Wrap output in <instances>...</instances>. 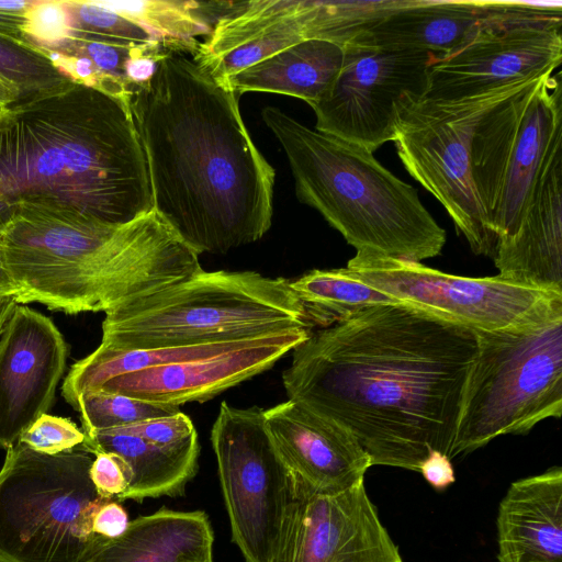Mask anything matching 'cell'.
Instances as JSON below:
<instances>
[{"label": "cell", "mask_w": 562, "mask_h": 562, "mask_svg": "<svg viewBox=\"0 0 562 562\" xmlns=\"http://www.w3.org/2000/svg\"><path fill=\"white\" fill-rule=\"evenodd\" d=\"M473 329L404 304L360 310L311 331L282 374L288 398L346 428L372 465L418 472L450 458Z\"/></svg>", "instance_id": "1"}, {"label": "cell", "mask_w": 562, "mask_h": 562, "mask_svg": "<svg viewBox=\"0 0 562 562\" xmlns=\"http://www.w3.org/2000/svg\"><path fill=\"white\" fill-rule=\"evenodd\" d=\"M153 210L196 254H225L270 228L276 171L254 144L238 95L184 53L167 52L133 89Z\"/></svg>", "instance_id": "2"}, {"label": "cell", "mask_w": 562, "mask_h": 562, "mask_svg": "<svg viewBox=\"0 0 562 562\" xmlns=\"http://www.w3.org/2000/svg\"><path fill=\"white\" fill-rule=\"evenodd\" d=\"M201 270L154 210L123 224L40 200L0 212V274L18 304L105 313Z\"/></svg>", "instance_id": "3"}, {"label": "cell", "mask_w": 562, "mask_h": 562, "mask_svg": "<svg viewBox=\"0 0 562 562\" xmlns=\"http://www.w3.org/2000/svg\"><path fill=\"white\" fill-rule=\"evenodd\" d=\"M40 200L123 224L153 210L131 102L70 82L0 112V204Z\"/></svg>", "instance_id": "4"}, {"label": "cell", "mask_w": 562, "mask_h": 562, "mask_svg": "<svg viewBox=\"0 0 562 562\" xmlns=\"http://www.w3.org/2000/svg\"><path fill=\"white\" fill-rule=\"evenodd\" d=\"M261 116L284 149L300 202L318 211L356 255L420 262L441 254L445 229L417 190L373 153L311 130L276 106Z\"/></svg>", "instance_id": "5"}, {"label": "cell", "mask_w": 562, "mask_h": 562, "mask_svg": "<svg viewBox=\"0 0 562 562\" xmlns=\"http://www.w3.org/2000/svg\"><path fill=\"white\" fill-rule=\"evenodd\" d=\"M290 280L203 269L105 312L100 346L147 350L312 330Z\"/></svg>", "instance_id": "6"}, {"label": "cell", "mask_w": 562, "mask_h": 562, "mask_svg": "<svg viewBox=\"0 0 562 562\" xmlns=\"http://www.w3.org/2000/svg\"><path fill=\"white\" fill-rule=\"evenodd\" d=\"M476 352L450 459L562 413V314L539 324L474 330Z\"/></svg>", "instance_id": "7"}, {"label": "cell", "mask_w": 562, "mask_h": 562, "mask_svg": "<svg viewBox=\"0 0 562 562\" xmlns=\"http://www.w3.org/2000/svg\"><path fill=\"white\" fill-rule=\"evenodd\" d=\"M92 453L56 456L21 442L0 469V562H87L99 536L92 519L108 499L90 475Z\"/></svg>", "instance_id": "8"}, {"label": "cell", "mask_w": 562, "mask_h": 562, "mask_svg": "<svg viewBox=\"0 0 562 562\" xmlns=\"http://www.w3.org/2000/svg\"><path fill=\"white\" fill-rule=\"evenodd\" d=\"M541 77L457 101L406 93L395 104L393 143L403 166L442 204L476 255L492 259L497 240L472 178L473 132L486 111Z\"/></svg>", "instance_id": "9"}, {"label": "cell", "mask_w": 562, "mask_h": 562, "mask_svg": "<svg viewBox=\"0 0 562 562\" xmlns=\"http://www.w3.org/2000/svg\"><path fill=\"white\" fill-rule=\"evenodd\" d=\"M211 443L232 540L246 562H273L296 486L268 432L263 411L222 402Z\"/></svg>", "instance_id": "10"}, {"label": "cell", "mask_w": 562, "mask_h": 562, "mask_svg": "<svg viewBox=\"0 0 562 562\" xmlns=\"http://www.w3.org/2000/svg\"><path fill=\"white\" fill-rule=\"evenodd\" d=\"M405 0H255L232 2L192 58L218 83L307 40L345 46Z\"/></svg>", "instance_id": "11"}, {"label": "cell", "mask_w": 562, "mask_h": 562, "mask_svg": "<svg viewBox=\"0 0 562 562\" xmlns=\"http://www.w3.org/2000/svg\"><path fill=\"white\" fill-rule=\"evenodd\" d=\"M346 268L401 304L473 330L522 327L562 314V290L498 274L461 277L417 261L359 255Z\"/></svg>", "instance_id": "12"}, {"label": "cell", "mask_w": 562, "mask_h": 562, "mask_svg": "<svg viewBox=\"0 0 562 562\" xmlns=\"http://www.w3.org/2000/svg\"><path fill=\"white\" fill-rule=\"evenodd\" d=\"M562 7L510 2L447 55L432 59L423 98L457 101L541 77L562 61Z\"/></svg>", "instance_id": "13"}, {"label": "cell", "mask_w": 562, "mask_h": 562, "mask_svg": "<svg viewBox=\"0 0 562 562\" xmlns=\"http://www.w3.org/2000/svg\"><path fill=\"white\" fill-rule=\"evenodd\" d=\"M435 57L351 40L341 69L327 93L311 105L315 130L374 153L393 142L395 104L406 93L424 97Z\"/></svg>", "instance_id": "14"}, {"label": "cell", "mask_w": 562, "mask_h": 562, "mask_svg": "<svg viewBox=\"0 0 562 562\" xmlns=\"http://www.w3.org/2000/svg\"><path fill=\"white\" fill-rule=\"evenodd\" d=\"M311 331L292 329L248 339L181 346L173 360L111 378L95 390L177 407L205 402L270 369Z\"/></svg>", "instance_id": "15"}, {"label": "cell", "mask_w": 562, "mask_h": 562, "mask_svg": "<svg viewBox=\"0 0 562 562\" xmlns=\"http://www.w3.org/2000/svg\"><path fill=\"white\" fill-rule=\"evenodd\" d=\"M295 486L273 562H404L364 481L335 494Z\"/></svg>", "instance_id": "16"}, {"label": "cell", "mask_w": 562, "mask_h": 562, "mask_svg": "<svg viewBox=\"0 0 562 562\" xmlns=\"http://www.w3.org/2000/svg\"><path fill=\"white\" fill-rule=\"evenodd\" d=\"M67 353L49 317L16 305L0 337V449L14 446L50 408Z\"/></svg>", "instance_id": "17"}, {"label": "cell", "mask_w": 562, "mask_h": 562, "mask_svg": "<svg viewBox=\"0 0 562 562\" xmlns=\"http://www.w3.org/2000/svg\"><path fill=\"white\" fill-rule=\"evenodd\" d=\"M263 416L278 453L305 490L335 494L364 481L371 459L342 426L291 400Z\"/></svg>", "instance_id": "18"}, {"label": "cell", "mask_w": 562, "mask_h": 562, "mask_svg": "<svg viewBox=\"0 0 562 562\" xmlns=\"http://www.w3.org/2000/svg\"><path fill=\"white\" fill-rule=\"evenodd\" d=\"M561 151L562 88L559 71L547 74L537 82L520 120L493 221L497 241L517 231L544 171Z\"/></svg>", "instance_id": "19"}, {"label": "cell", "mask_w": 562, "mask_h": 562, "mask_svg": "<svg viewBox=\"0 0 562 562\" xmlns=\"http://www.w3.org/2000/svg\"><path fill=\"white\" fill-rule=\"evenodd\" d=\"M498 562H562V469L513 482L496 517Z\"/></svg>", "instance_id": "20"}, {"label": "cell", "mask_w": 562, "mask_h": 562, "mask_svg": "<svg viewBox=\"0 0 562 562\" xmlns=\"http://www.w3.org/2000/svg\"><path fill=\"white\" fill-rule=\"evenodd\" d=\"M498 276L562 290V155L549 164L517 231L497 241Z\"/></svg>", "instance_id": "21"}, {"label": "cell", "mask_w": 562, "mask_h": 562, "mask_svg": "<svg viewBox=\"0 0 562 562\" xmlns=\"http://www.w3.org/2000/svg\"><path fill=\"white\" fill-rule=\"evenodd\" d=\"M501 1L411 0L357 35L355 40L390 49L425 52L440 58L480 24L509 7Z\"/></svg>", "instance_id": "22"}, {"label": "cell", "mask_w": 562, "mask_h": 562, "mask_svg": "<svg viewBox=\"0 0 562 562\" xmlns=\"http://www.w3.org/2000/svg\"><path fill=\"white\" fill-rule=\"evenodd\" d=\"M213 543L204 512L162 507L130 520L119 538L99 536L87 562H214Z\"/></svg>", "instance_id": "23"}, {"label": "cell", "mask_w": 562, "mask_h": 562, "mask_svg": "<svg viewBox=\"0 0 562 562\" xmlns=\"http://www.w3.org/2000/svg\"><path fill=\"white\" fill-rule=\"evenodd\" d=\"M342 61V46L307 40L231 75L220 85L238 97L249 91L272 92L304 100L311 106L327 93Z\"/></svg>", "instance_id": "24"}, {"label": "cell", "mask_w": 562, "mask_h": 562, "mask_svg": "<svg viewBox=\"0 0 562 562\" xmlns=\"http://www.w3.org/2000/svg\"><path fill=\"white\" fill-rule=\"evenodd\" d=\"M85 436L82 449L92 454L114 453L128 465L131 483L117 501L182 495L198 471L200 449L167 450L120 428L94 430Z\"/></svg>", "instance_id": "25"}, {"label": "cell", "mask_w": 562, "mask_h": 562, "mask_svg": "<svg viewBox=\"0 0 562 562\" xmlns=\"http://www.w3.org/2000/svg\"><path fill=\"white\" fill-rule=\"evenodd\" d=\"M541 78L486 111L472 135V178L482 210L494 235L493 221L508 157L525 109Z\"/></svg>", "instance_id": "26"}, {"label": "cell", "mask_w": 562, "mask_h": 562, "mask_svg": "<svg viewBox=\"0 0 562 562\" xmlns=\"http://www.w3.org/2000/svg\"><path fill=\"white\" fill-rule=\"evenodd\" d=\"M109 9L137 22L170 52L195 53L199 36H209L218 15L232 2L192 0L101 1Z\"/></svg>", "instance_id": "27"}, {"label": "cell", "mask_w": 562, "mask_h": 562, "mask_svg": "<svg viewBox=\"0 0 562 562\" xmlns=\"http://www.w3.org/2000/svg\"><path fill=\"white\" fill-rule=\"evenodd\" d=\"M311 324L325 328L362 308L379 304H401L358 279L347 268L312 270L290 282Z\"/></svg>", "instance_id": "28"}, {"label": "cell", "mask_w": 562, "mask_h": 562, "mask_svg": "<svg viewBox=\"0 0 562 562\" xmlns=\"http://www.w3.org/2000/svg\"><path fill=\"white\" fill-rule=\"evenodd\" d=\"M0 74L19 88L21 100L65 88L72 82L36 45L0 37Z\"/></svg>", "instance_id": "29"}, {"label": "cell", "mask_w": 562, "mask_h": 562, "mask_svg": "<svg viewBox=\"0 0 562 562\" xmlns=\"http://www.w3.org/2000/svg\"><path fill=\"white\" fill-rule=\"evenodd\" d=\"M74 408L80 413L85 434L126 426L180 411L177 406L149 403L103 390L82 394Z\"/></svg>", "instance_id": "30"}, {"label": "cell", "mask_w": 562, "mask_h": 562, "mask_svg": "<svg viewBox=\"0 0 562 562\" xmlns=\"http://www.w3.org/2000/svg\"><path fill=\"white\" fill-rule=\"evenodd\" d=\"M64 3L69 15L70 35L164 45L148 30L103 5L101 1H64Z\"/></svg>", "instance_id": "31"}, {"label": "cell", "mask_w": 562, "mask_h": 562, "mask_svg": "<svg viewBox=\"0 0 562 562\" xmlns=\"http://www.w3.org/2000/svg\"><path fill=\"white\" fill-rule=\"evenodd\" d=\"M135 434L148 442L172 451L200 449L198 434L188 415L178 412L116 427Z\"/></svg>", "instance_id": "32"}, {"label": "cell", "mask_w": 562, "mask_h": 562, "mask_svg": "<svg viewBox=\"0 0 562 562\" xmlns=\"http://www.w3.org/2000/svg\"><path fill=\"white\" fill-rule=\"evenodd\" d=\"M85 439V432L70 418L45 413L21 435L18 442L38 453L56 456L81 446Z\"/></svg>", "instance_id": "33"}, {"label": "cell", "mask_w": 562, "mask_h": 562, "mask_svg": "<svg viewBox=\"0 0 562 562\" xmlns=\"http://www.w3.org/2000/svg\"><path fill=\"white\" fill-rule=\"evenodd\" d=\"M23 33L38 47L69 38L71 26L64 1H34L24 14Z\"/></svg>", "instance_id": "34"}, {"label": "cell", "mask_w": 562, "mask_h": 562, "mask_svg": "<svg viewBox=\"0 0 562 562\" xmlns=\"http://www.w3.org/2000/svg\"><path fill=\"white\" fill-rule=\"evenodd\" d=\"M93 456L89 475L98 495L106 499L117 498L131 483L128 465L114 453L97 452Z\"/></svg>", "instance_id": "35"}, {"label": "cell", "mask_w": 562, "mask_h": 562, "mask_svg": "<svg viewBox=\"0 0 562 562\" xmlns=\"http://www.w3.org/2000/svg\"><path fill=\"white\" fill-rule=\"evenodd\" d=\"M130 524L125 508L113 499L102 504L92 519V532L97 536L115 539L122 536Z\"/></svg>", "instance_id": "36"}, {"label": "cell", "mask_w": 562, "mask_h": 562, "mask_svg": "<svg viewBox=\"0 0 562 562\" xmlns=\"http://www.w3.org/2000/svg\"><path fill=\"white\" fill-rule=\"evenodd\" d=\"M418 472L436 491L442 492L456 482L451 459L439 450H431L422 461Z\"/></svg>", "instance_id": "37"}, {"label": "cell", "mask_w": 562, "mask_h": 562, "mask_svg": "<svg viewBox=\"0 0 562 562\" xmlns=\"http://www.w3.org/2000/svg\"><path fill=\"white\" fill-rule=\"evenodd\" d=\"M24 16L0 15V37L30 42L23 33Z\"/></svg>", "instance_id": "38"}, {"label": "cell", "mask_w": 562, "mask_h": 562, "mask_svg": "<svg viewBox=\"0 0 562 562\" xmlns=\"http://www.w3.org/2000/svg\"><path fill=\"white\" fill-rule=\"evenodd\" d=\"M21 100L19 88L0 74V110Z\"/></svg>", "instance_id": "39"}, {"label": "cell", "mask_w": 562, "mask_h": 562, "mask_svg": "<svg viewBox=\"0 0 562 562\" xmlns=\"http://www.w3.org/2000/svg\"><path fill=\"white\" fill-rule=\"evenodd\" d=\"M34 1L0 0V15L24 16Z\"/></svg>", "instance_id": "40"}, {"label": "cell", "mask_w": 562, "mask_h": 562, "mask_svg": "<svg viewBox=\"0 0 562 562\" xmlns=\"http://www.w3.org/2000/svg\"><path fill=\"white\" fill-rule=\"evenodd\" d=\"M16 305L14 302L0 307V337Z\"/></svg>", "instance_id": "41"}, {"label": "cell", "mask_w": 562, "mask_h": 562, "mask_svg": "<svg viewBox=\"0 0 562 562\" xmlns=\"http://www.w3.org/2000/svg\"><path fill=\"white\" fill-rule=\"evenodd\" d=\"M16 303L14 297L10 294L1 274H0V307L10 303Z\"/></svg>", "instance_id": "42"}, {"label": "cell", "mask_w": 562, "mask_h": 562, "mask_svg": "<svg viewBox=\"0 0 562 562\" xmlns=\"http://www.w3.org/2000/svg\"><path fill=\"white\" fill-rule=\"evenodd\" d=\"M3 110V109H2ZM1 111V110H0Z\"/></svg>", "instance_id": "43"}, {"label": "cell", "mask_w": 562, "mask_h": 562, "mask_svg": "<svg viewBox=\"0 0 562 562\" xmlns=\"http://www.w3.org/2000/svg\"><path fill=\"white\" fill-rule=\"evenodd\" d=\"M1 112V111H0Z\"/></svg>", "instance_id": "44"}]
</instances>
